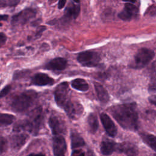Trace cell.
I'll return each mask as SVG.
<instances>
[{"instance_id": "1f68e13d", "label": "cell", "mask_w": 156, "mask_h": 156, "mask_svg": "<svg viewBox=\"0 0 156 156\" xmlns=\"http://www.w3.org/2000/svg\"><path fill=\"white\" fill-rule=\"evenodd\" d=\"M27 156H45L44 155L42 154H30L29 155H28Z\"/></svg>"}, {"instance_id": "ac0fdd59", "label": "cell", "mask_w": 156, "mask_h": 156, "mask_svg": "<svg viewBox=\"0 0 156 156\" xmlns=\"http://www.w3.org/2000/svg\"><path fill=\"white\" fill-rule=\"evenodd\" d=\"M71 86L73 88L80 91H86L89 88V85L86 80L80 78L74 79L71 82Z\"/></svg>"}, {"instance_id": "44dd1931", "label": "cell", "mask_w": 156, "mask_h": 156, "mask_svg": "<svg viewBox=\"0 0 156 156\" xmlns=\"http://www.w3.org/2000/svg\"><path fill=\"white\" fill-rule=\"evenodd\" d=\"M26 140V136L24 135H19L13 136L12 140V146L15 148L19 149L21 147L24 143Z\"/></svg>"}, {"instance_id": "3957f363", "label": "cell", "mask_w": 156, "mask_h": 156, "mask_svg": "<svg viewBox=\"0 0 156 156\" xmlns=\"http://www.w3.org/2000/svg\"><path fill=\"white\" fill-rule=\"evenodd\" d=\"M37 98V93L34 90L25 91L13 98L10 106L16 112H23L30 107Z\"/></svg>"}, {"instance_id": "52a82bcc", "label": "cell", "mask_w": 156, "mask_h": 156, "mask_svg": "<svg viewBox=\"0 0 156 156\" xmlns=\"http://www.w3.org/2000/svg\"><path fill=\"white\" fill-rule=\"evenodd\" d=\"M49 126L54 136L62 135L66 132L65 123L58 116H51L49 119Z\"/></svg>"}, {"instance_id": "5b68a950", "label": "cell", "mask_w": 156, "mask_h": 156, "mask_svg": "<svg viewBox=\"0 0 156 156\" xmlns=\"http://www.w3.org/2000/svg\"><path fill=\"white\" fill-rule=\"evenodd\" d=\"M77 60L83 66L93 67L98 66L101 57L96 52L86 51L79 53L77 55Z\"/></svg>"}, {"instance_id": "83f0119b", "label": "cell", "mask_w": 156, "mask_h": 156, "mask_svg": "<svg viewBox=\"0 0 156 156\" xmlns=\"http://www.w3.org/2000/svg\"><path fill=\"white\" fill-rule=\"evenodd\" d=\"M71 156H85V153L82 150H74L73 151Z\"/></svg>"}, {"instance_id": "6da1fadb", "label": "cell", "mask_w": 156, "mask_h": 156, "mask_svg": "<svg viewBox=\"0 0 156 156\" xmlns=\"http://www.w3.org/2000/svg\"><path fill=\"white\" fill-rule=\"evenodd\" d=\"M110 113L124 129L130 131L138 129V115L135 104L128 103L112 107Z\"/></svg>"}, {"instance_id": "9a60e30c", "label": "cell", "mask_w": 156, "mask_h": 156, "mask_svg": "<svg viewBox=\"0 0 156 156\" xmlns=\"http://www.w3.org/2000/svg\"><path fill=\"white\" fill-rule=\"evenodd\" d=\"M117 144L111 140H105L101 142V151L104 155H109L116 150Z\"/></svg>"}, {"instance_id": "4dcf8cb0", "label": "cell", "mask_w": 156, "mask_h": 156, "mask_svg": "<svg viewBox=\"0 0 156 156\" xmlns=\"http://www.w3.org/2000/svg\"><path fill=\"white\" fill-rule=\"evenodd\" d=\"M9 18V16L7 15H1L0 16V19H1V21H6Z\"/></svg>"}, {"instance_id": "d6a6232c", "label": "cell", "mask_w": 156, "mask_h": 156, "mask_svg": "<svg viewBox=\"0 0 156 156\" xmlns=\"http://www.w3.org/2000/svg\"><path fill=\"white\" fill-rule=\"evenodd\" d=\"M123 1H124V2H127V3H135L136 1V0H122Z\"/></svg>"}, {"instance_id": "4fadbf2b", "label": "cell", "mask_w": 156, "mask_h": 156, "mask_svg": "<svg viewBox=\"0 0 156 156\" xmlns=\"http://www.w3.org/2000/svg\"><path fill=\"white\" fill-rule=\"evenodd\" d=\"M116 150L127 156H136L138 152V148L135 144L127 141L117 144Z\"/></svg>"}, {"instance_id": "f546056e", "label": "cell", "mask_w": 156, "mask_h": 156, "mask_svg": "<svg viewBox=\"0 0 156 156\" xmlns=\"http://www.w3.org/2000/svg\"><path fill=\"white\" fill-rule=\"evenodd\" d=\"M66 2V0H58V8L59 9H62Z\"/></svg>"}, {"instance_id": "9c48e42d", "label": "cell", "mask_w": 156, "mask_h": 156, "mask_svg": "<svg viewBox=\"0 0 156 156\" xmlns=\"http://www.w3.org/2000/svg\"><path fill=\"white\" fill-rule=\"evenodd\" d=\"M80 10L79 0H71L66 7L63 17L65 20H74L79 15Z\"/></svg>"}, {"instance_id": "5bb4252c", "label": "cell", "mask_w": 156, "mask_h": 156, "mask_svg": "<svg viewBox=\"0 0 156 156\" xmlns=\"http://www.w3.org/2000/svg\"><path fill=\"white\" fill-rule=\"evenodd\" d=\"M67 65V60L62 57H57L52 59L44 66L47 69L52 71L63 70Z\"/></svg>"}, {"instance_id": "4316f807", "label": "cell", "mask_w": 156, "mask_h": 156, "mask_svg": "<svg viewBox=\"0 0 156 156\" xmlns=\"http://www.w3.org/2000/svg\"><path fill=\"white\" fill-rule=\"evenodd\" d=\"M10 90H11V86L10 85H8L4 87L1 91V94H0L1 98H2V97L5 96V95H7L9 93Z\"/></svg>"}, {"instance_id": "7c38bea8", "label": "cell", "mask_w": 156, "mask_h": 156, "mask_svg": "<svg viewBox=\"0 0 156 156\" xmlns=\"http://www.w3.org/2000/svg\"><path fill=\"white\" fill-rule=\"evenodd\" d=\"M54 80L48 74L42 73L35 74L31 79L32 84L37 86L52 85L54 83Z\"/></svg>"}, {"instance_id": "603a6c76", "label": "cell", "mask_w": 156, "mask_h": 156, "mask_svg": "<svg viewBox=\"0 0 156 156\" xmlns=\"http://www.w3.org/2000/svg\"><path fill=\"white\" fill-rule=\"evenodd\" d=\"M20 1V0H1V7H15Z\"/></svg>"}, {"instance_id": "277c9868", "label": "cell", "mask_w": 156, "mask_h": 156, "mask_svg": "<svg viewBox=\"0 0 156 156\" xmlns=\"http://www.w3.org/2000/svg\"><path fill=\"white\" fill-rule=\"evenodd\" d=\"M154 56V52L152 50L147 48L140 49L135 54L131 67L135 69L142 68L152 60Z\"/></svg>"}, {"instance_id": "7402d4cb", "label": "cell", "mask_w": 156, "mask_h": 156, "mask_svg": "<svg viewBox=\"0 0 156 156\" xmlns=\"http://www.w3.org/2000/svg\"><path fill=\"white\" fill-rule=\"evenodd\" d=\"M15 119V116L12 115L2 113L0 116L1 126H6L10 125L13 122Z\"/></svg>"}, {"instance_id": "cb8c5ba5", "label": "cell", "mask_w": 156, "mask_h": 156, "mask_svg": "<svg viewBox=\"0 0 156 156\" xmlns=\"http://www.w3.org/2000/svg\"><path fill=\"white\" fill-rule=\"evenodd\" d=\"M150 96L149 97V102L156 106V87H152L149 88Z\"/></svg>"}, {"instance_id": "836d02e7", "label": "cell", "mask_w": 156, "mask_h": 156, "mask_svg": "<svg viewBox=\"0 0 156 156\" xmlns=\"http://www.w3.org/2000/svg\"><path fill=\"white\" fill-rule=\"evenodd\" d=\"M152 68H153V69H154L155 71H156V61L153 63V65H152Z\"/></svg>"}, {"instance_id": "d4e9b609", "label": "cell", "mask_w": 156, "mask_h": 156, "mask_svg": "<svg viewBox=\"0 0 156 156\" xmlns=\"http://www.w3.org/2000/svg\"><path fill=\"white\" fill-rule=\"evenodd\" d=\"M46 29V26H38V28H37V29L35 35V38H39V37H40L41 35H42L43 32Z\"/></svg>"}, {"instance_id": "ba28073f", "label": "cell", "mask_w": 156, "mask_h": 156, "mask_svg": "<svg viewBox=\"0 0 156 156\" xmlns=\"http://www.w3.org/2000/svg\"><path fill=\"white\" fill-rule=\"evenodd\" d=\"M53 153L54 156H65L66 151V143L62 135L53 137Z\"/></svg>"}, {"instance_id": "30bf717a", "label": "cell", "mask_w": 156, "mask_h": 156, "mask_svg": "<svg viewBox=\"0 0 156 156\" xmlns=\"http://www.w3.org/2000/svg\"><path fill=\"white\" fill-rule=\"evenodd\" d=\"M138 12V9L132 3H126L124 9L118 14V17L124 21H129Z\"/></svg>"}, {"instance_id": "f1b7e54d", "label": "cell", "mask_w": 156, "mask_h": 156, "mask_svg": "<svg viewBox=\"0 0 156 156\" xmlns=\"http://www.w3.org/2000/svg\"><path fill=\"white\" fill-rule=\"evenodd\" d=\"M6 40H7L6 35L3 32H1V34H0V45H1V46H2L3 44H5Z\"/></svg>"}, {"instance_id": "7a4b0ae2", "label": "cell", "mask_w": 156, "mask_h": 156, "mask_svg": "<svg viewBox=\"0 0 156 156\" xmlns=\"http://www.w3.org/2000/svg\"><path fill=\"white\" fill-rule=\"evenodd\" d=\"M54 98L57 104L65 111L70 118L77 119L82 113V106L71 100L69 89L66 82H62L57 86L54 91Z\"/></svg>"}, {"instance_id": "ffe728a7", "label": "cell", "mask_w": 156, "mask_h": 156, "mask_svg": "<svg viewBox=\"0 0 156 156\" xmlns=\"http://www.w3.org/2000/svg\"><path fill=\"white\" fill-rule=\"evenodd\" d=\"M88 129L90 131V132L94 133L97 131L99 126L98 120L97 119L96 116L94 114L91 113L88 116Z\"/></svg>"}, {"instance_id": "d6986e66", "label": "cell", "mask_w": 156, "mask_h": 156, "mask_svg": "<svg viewBox=\"0 0 156 156\" xmlns=\"http://www.w3.org/2000/svg\"><path fill=\"white\" fill-rule=\"evenodd\" d=\"M71 144L72 148H76L83 146L85 144L83 138L77 133L71 132Z\"/></svg>"}, {"instance_id": "8fae6325", "label": "cell", "mask_w": 156, "mask_h": 156, "mask_svg": "<svg viewBox=\"0 0 156 156\" xmlns=\"http://www.w3.org/2000/svg\"><path fill=\"white\" fill-rule=\"evenodd\" d=\"M100 119L106 133L112 137H114L117 133L116 127L111 118L105 113H101Z\"/></svg>"}, {"instance_id": "e0dca14e", "label": "cell", "mask_w": 156, "mask_h": 156, "mask_svg": "<svg viewBox=\"0 0 156 156\" xmlns=\"http://www.w3.org/2000/svg\"><path fill=\"white\" fill-rule=\"evenodd\" d=\"M140 135L143 141L156 152V136L152 134L146 133H140Z\"/></svg>"}, {"instance_id": "8992f818", "label": "cell", "mask_w": 156, "mask_h": 156, "mask_svg": "<svg viewBox=\"0 0 156 156\" xmlns=\"http://www.w3.org/2000/svg\"><path fill=\"white\" fill-rule=\"evenodd\" d=\"M36 15V11L30 8H27L16 15H13L11 20L13 26H21L26 24Z\"/></svg>"}, {"instance_id": "484cf974", "label": "cell", "mask_w": 156, "mask_h": 156, "mask_svg": "<svg viewBox=\"0 0 156 156\" xmlns=\"http://www.w3.org/2000/svg\"><path fill=\"white\" fill-rule=\"evenodd\" d=\"M7 140L1 136V153H2L6 150L7 146Z\"/></svg>"}, {"instance_id": "2e32d148", "label": "cell", "mask_w": 156, "mask_h": 156, "mask_svg": "<svg viewBox=\"0 0 156 156\" xmlns=\"http://www.w3.org/2000/svg\"><path fill=\"white\" fill-rule=\"evenodd\" d=\"M95 91L99 101L102 103H107L109 100V95L107 90L98 82H94Z\"/></svg>"}]
</instances>
